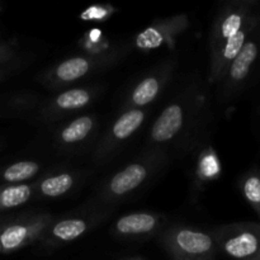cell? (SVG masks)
Returning a JSON list of instances; mask_svg holds the SVG:
<instances>
[{
    "instance_id": "6da1fadb",
    "label": "cell",
    "mask_w": 260,
    "mask_h": 260,
    "mask_svg": "<svg viewBox=\"0 0 260 260\" xmlns=\"http://www.w3.org/2000/svg\"><path fill=\"white\" fill-rule=\"evenodd\" d=\"M223 250L236 260H260V225L245 226L229 235Z\"/></svg>"
},
{
    "instance_id": "7a4b0ae2",
    "label": "cell",
    "mask_w": 260,
    "mask_h": 260,
    "mask_svg": "<svg viewBox=\"0 0 260 260\" xmlns=\"http://www.w3.org/2000/svg\"><path fill=\"white\" fill-rule=\"evenodd\" d=\"M183 123V111L179 106L168 107L152 127V139L157 142L168 141L178 134Z\"/></svg>"
},
{
    "instance_id": "3957f363",
    "label": "cell",
    "mask_w": 260,
    "mask_h": 260,
    "mask_svg": "<svg viewBox=\"0 0 260 260\" xmlns=\"http://www.w3.org/2000/svg\"><path fill=\"white\" fill-rule=\"evenodd\" d=\"M177 245L187 255L200 256L210 253L213 243L210 236H207L206 234L182 230L177 235Z\"/></svg>"
},
{
    "instance_id": "277c9868",
    "label": "cell",
    "mask_w": 260,
    "mask_h": 260,
    "mask_svg": "<svg viewBox=\"0 0 260 260\" xmlns=\"http://www.w3.org/2000/svg\"><path fill=\"white\" fill-rule=\"evenodd\" d=\"M146 169L140 164H132L116 175L111 182V190L116 194H124L139 187L146 178Z\"/></svg>"
},
{
    "instance_id": "5b68a950",
    "label": "cell",
    "mask_w": 260,
    "mask_h": 260,
    "mask_svg": "<svg viewBox=\"0 0 260 260\" xmlns=\"http://www.w3.org/2000/svg\"><path fill=\"white\" fill-rule=\"evenodd\" d=\"M259 53L258 43L255 41H249L244 45L235 60L233 61L230 68V76L234 81H241L246 78L250 71L251 65L256 60Z\"/></svg>"
},
{
    "instance_id": "8992f818",
    "label": "cell",
    "mask_w": 260,
    "mask_h": 260,
    "mask_svg": "<svg viewBox=\"0 0 260 260\" xmlns=\"http://www.w3.org/2000/svg\"><path fill=\"white\" fill-rule=\"evenodd\" d=\"M155 226V218L147 213L124 216L117 222V230L122 234L149 233Z\"/></svg>"
},
{
    "instance_id": "52a82bcc",
    "label": "cell",
    "mask_w": 260,
    "mask_h": 260,
    "mask_svg": "<svg viewBox=\"0 0 260 260\" xmlns=\"http://www.w3.org/2000/svg\"><path fill=\"white\" fill-rule=\"evenodd\" d=\"M144 121V113L141 111H129L124 113L118 121L116 122L113 127V134L117 139L122 140L134 134L140 124Z\"/></svg>"
},
{
    "instance_id": "ba28073f",
    "label": "cell",
    "mask_w": 260,
    "mask_h": 260,
    "mask_svg": "<svg viewBox=\"0 0 260 260\" xmlns=\"http://www.w3.org/2000/svg\"><path fill=\"white\" fill-rule=\"evenodd\" d=\"M89 70L88 61L84 60L81 57L70 58V60L65 61L61 63L56 70L58 78L63 81H73L75 79L81 78L85 75L86 71Z\"/></svg>"
},
{
    "instance_id": "9c48e42d",
    "label": "cell",
    "mask_w": 260,
    "mask_h": 260,
    "mask_svg": "<svg viewBox=\"0 0 260 260\" xmlns=\"http://www.w3.org/2000/svg\"><path fill=\"white\" fill-rule=\"evenodd\" d=\"M30 196V188L28 185H13L0 192V207H17L27 202Z\"/></svg>"
},
{
    "instance_id": "30bf717a",
    "label": "cell",
    "mask_w": 260,
    "mask_h": 260,
    "mask_svg": "<svg viewBox=\"0 0 260 260\" xmlns=\"http://www.w3.org/2000/svg\"><path fill=\"white\" fill-rule=\"evenodd\" d=\"M28 235L27 228L20 225H13L9 226L3 231L0 235V248L4 251L14 250L18 246L22 245L24 243L25 238Z\"/></svg>"
},
{
    "instance_id": "8fae6325",
    "label": "cell",
    "mask_w": 260,
    "mask_h": 260,
    "mask_svg": "<svg viewBox=\"0 0 260 260\" xmlns=\"http://www.w3.org/2000/svg\"><path fill=\"white\" fill-rule=\"evenodd\" d=\"M93 121L89 117H80L75 119L71 124H69L61 134V137L65 142H76L85 139L90 132Z\"/></svg>"
},
{
    "instance_id": "7c38bea8",
    "label": "cell",
    "mask_w": 260,
    "mask_h": 260,
    "mask_svg": "<svg viewBox=\"0 0 260 260\" xmlns=\"http://www.w3.org/2000/svg\"><path fill=\"white\" fill-rule=\"evenodd\" d=\"M73 185V178L69 174H60L57 177H52L46 179L41 184V190L43 194L50 197H57L68 192Z\"/></svg>"
},
{
    "instance_id": "4fadbf2b",
    "label": "cell",
    "mask_w": 260,
    "mask_h": 260,
    "mask_svg": "<svg viewBox=\"0 0 260 260\" xmlns=\"http://www.w3.org/2000/svg\"><path fill=\"white\" fill-rule=\"evenodd\" d=\"M86 223L81 220L61 221L53 229V234L61 240H74L85 231Z\"/></svg>"
},
{
    "instance_id": "5bb4252c",
    "label": "cell",
    "mask_w": 260,
    "mask_h": 260,
    "mask_svg": "<svg viewBox=\"0 0 260 260\" xmlns=\"http://www.w3.org/2000/svg\"><path fill=\"white\" fill-rule=\"evenodd\" d=\"M38 165L33 161H20L12 165L4 172V179L7 182H22L33 177L37 173Z\"/></svg>"
},
{
    "instance_id": "9a60e30c",
    "label": "cell",
    "mask_w": 260,
    "mask_h": 260,
    "mask_svg": "<svg viewBox=\"0 0 260 260\" xmlns=\"http://www.w3.org/2000/svg\"><path fill=\"white\" fill-rule=\"evenodd\" d=\"M157 91H159V83L156 79L149 78L146 80L142 81L134 91L132 95V101L137 104V106H144V104L150 103L152 99L156 96Z\"/></svg>"
},
{
    "instance_id": "2e32d148",
    "label": "cell",
    "mask_w": 260,
    "mask_h": 260,
    "mask_svg": "<svg viewBox=\"0 0 260 260\" xmlns=\"http://www.w3.org/2000/svg\"><path fill=\"white\" fill-rule=\"evenodd\" d=\"M89 102V94L81 89H75V90H69L58 95L56 99V103L60 108L63 109H75L84 107Z\"/></svg>"
},
{
    "instance_id": "e0dca14e",
    "label": "cell",
    "mask_w": 260,
    "mask_h": 260,
    "mask_svg": "<svg viewBox=\"0 0 260 260\" xmlns=\"http://www.w3.org/2000/svg\"><path fill=\"white\" fill-rule=\"evenodd\" d=\"M246 43V30L240 29L235 36H233L231 38H229L226 41V45L223 47V58L228 61H234L236 56L240 53V51L243 50L244 45Z\"/></svg>"
},
{
    "instance_id": "ac0fdd59",
    "label": "cell",
    "mask_w": 260,
    "mask_h": 260,
    "mask_svg": "<svg viewBox=\"0 0 260 260\" xmlns=\"http://www.w3.org/2000/svg\"><path fill=\"white\" fill-rule=\"evenodd\" d=\"M244 196L246 200L258 210L260 215V177L258 174H251L244 182Z\"/></svg>"
},
{
    "instance_id": "d6986e66",
    "label": "cell",
    "mask_w": 260,
    "mask_h": 260,
    "mask_svg": "<svg viewBox=\"0 0 260 260\" xmlns=\"http://www.w3.org/2000/svg\"><path fill=\"white\" fill-rule=\"evenodd\" d=\"M243 22L244 15L241 13L235 12L228 15L226 19L223 20L222 27H221V36H222V38L229 40L233 36H235L239 30L243 29Z\"/></svg>"
},
{
    "instance_id": "ffe728a7",
    "label": "cell",
    "mask_w": 260,
    "mask_h": 260,
    "mask_svg": "<svg viewBox=\"0 0 260 260\" xmlns=\"http://www.w3.org/2000/svg\"><path fill=\"white\" fill-rule=\"evenodd\" d=\"M162 42V36L157 32L154 28H149V29L144 30L141 35L137 37V46L144 50L147 48H155L160 46Z\"/></svg>"
},
{
    "instance_id": "44dd1931",
    "label": "cell",
    "mask_w": 260,
    "mask_h": 260,
    "mask_svg": "<svg viewBox=\"0 0 260 260\" xmlns=\"http://www.w3.org/2000/svg\"><path fill=\"white\" fill-rule=\"evenodd\" d=\"M107 12L102 8L98 7H91L89 9H86L83 14L80 15L81 19H102L103 17H106Z\"/></svg>"
}]
</instances>
